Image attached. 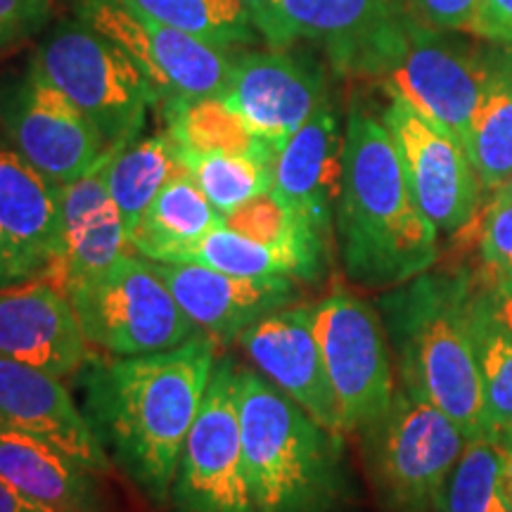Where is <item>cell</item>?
<instances>
[{
	"mask_svg": "<svg viewBox=\"0 0 512 512\" xmlns=\"http://www.w3.org/2000/svg\"><path fill=\"white\" fill-rule=\"evenodd\" d=\"M242 451L256 512H332L342 501V434L318 425L259 370H240Z\"/></svg>",
	"mask_w": 512,
	"mask_h": 512,
	"instance_id": "277c9868",
	"label": "cell"
},
{
	"mask_svg": "<svg viewBox=\"0 0 512 512\" xmlns=\"http://www.w3.org/2000/svg\"><path fill=\"white\" fill-rule=\"evenodd\" d=\"M335 223L344 271L363 287L392 290L439 259V230L415 202L392 133L358 102L344 126Z\"/></svg>",
	"mask_w": 512,
	"mask_h": 512,
	"instance_id": "7a4b0ae2",
	"label": "cell"
},
{
	"mask_svg": "<svg viewBox=\"0 0 512 512\" xmlns=\"http://www.w3.org/2000/svg\"><path fill=\"white\" fill-rule=\"evenodd\" d=\"M411 0H280L268 48L309 41L337 74L382 79L406 43Z\"/></svg>",
	"mask_w": 512,
	"mask_h": 512,
	"instance_id": "9c48e42d",
	"label": "cell"
},
{
	"mask_svg": "<svg viewBox=\"0 0 512 512\" xmlns=\"http://www.w3.org/2000/svg\"><path fill=\"white\" fill-rule=\"evenodd\" d=\"M313 328L335 389L344 434L366 432L384 418L396 392L380 313L354 294L332 292L313 306Z\"/></svg>",
	"mask_w": 512,
	"mask_h": 512,
	"instance_id": "8fae6325",
	"label": "cell"
},
{
	"mask_svg": "<svg viewBox=\"0 0 512 512\" xmlns=\"http://www.w3.org/2000/svg\"><path fill=\"white\" fill-rule=\"evenodd\" d=\"M470 316L479 377H482L486 434L498 437L512 427V335L486 318L472 299Z\"/></svg>",
	"mask_w": 512,
	"mask_h": 512,
	"instance_id": "d6a6232c",
	"label": "cell"
},
{
	"mask_svg": "<svg viewBox=\"0 0 512 512\" xmlns=\"http://www.w3.org/2000/svg\"><path fill=\"white\" fill-rule=\"evenodd\" d=\"M166 131L185 152L235 155L275 164L278 150L268 145L223 98L166 102Z\"/></svg>",
	"mask_w": 512,
	"mask_h": 512,
	"instance_id": "d4e9b609",
	"label": "cell"
},
{
	"mask_svg": "<svg viewBox=\"0 0 512 512\" xmlns=\"http://www.w3.org/2000/svg\"><path fill=\"white\" fill-rule=\"evenodd\" d=\"M216 347L214 337L197 332L176 349L91 358L81 370L93 432L157 505L171 501L185 439L214 373Z\"/></svg>",
	"mask_w": 512,
	"mask_h": 512,
	"instance_id": "6da1fadb",
	"label": "cell"
},
{
	"mask_svg": "<svg viewBox=\"0 0 512 512\" xmlns=\"http://www.w3.org/2000/svg\"><path fill=\"white\" fill-rule=\"evenodd\" d=\"M131 8L200 38L211 46L233 50L261 41L242 0H126Z\"/></svg>",
	"mask_w": 512,
	"mask_h": 512,
	"instance_id": "f1b7e54d",
	"label": "cell"
},
{
	"mask_svg": "<svg viewBox=\"0 0 512 512\" xmlns=\"http://www.w3.org/2000/svg\"><path fill=\"white\" fill-rule=\"evenodd\" d=\"M363 456L382 503L394 512L437 508L465 434L444 411L396 387L384 418L361 432Z\"/></svg>",
	"mask_w": 512,
	"mask_h": 512,
	"instance_id": "52a82bcc",
	"label": "cell"
},
{
	"mask_svg": "<svg viewBox=\"0 0 512 512\" xmlns=\"http://www.w3.org/2000/svg\"><path fill=\"white\" fill-rule=\"evenodd\" d=\"M50 0H0V53L48 22Z\"/></svg>",
	"mask_w": 512,
	"mask_h": 512,
	"instance_id": "e575fe53",
	"label": "cell"
},
{
	"mask_svg": "<svg viewBox=\"0 0 512 512\" xmlns=\"http://www.w3.org/2000/svg\"><path fill=\"white\" fill-rule=\"evenodd\" d=\"M0 475L57 512H102L95 475L60 448L0 420Z\"/></svg>",
	"mask_w": 512,
	"mask_h": 512,
	"instance_id": "603a6c76",
	"label": "cell"
},
{
	"mask_svg": "<svg viewBox=\"0 0 512 512\" xmlns=\"http://www.w3.org/2000/svg\"><path fill=\"white\" fill-rule=\"evenodd\" d=\"M0 128L19 155L55 185L81 178L110 150L100 128L31 64L0 88Z\"/></svg>",
	"mask_w": 512,
	"mask_h": 512,
	"instance_id": "4fadbf2b",
	"label": "cell"
},
{
	"mask_svg": "<svg viewBox=\"0 0 512 512\" xmlns=\"http://www.w3.org/2000/svg\"><path fill=\"white\" fill-rule=\"evenodd\" d=\"M242 3H245L249 15H252L256 29H259L261 34V41H264L266 31L271 29V22L275 17V10H278L280 0H242Z\"/></svg>",
	"mask_w": 512,
	"mask_h": 512,
	"instance_id": "60d3db41",
	"label": "cell"
},
{
	"mask_svg": "<svg viewBox=\"0 0 512 512\" xmlns=\"http://www.w3.org/2000/svg\"><path fill=\"white\" fill-rule=\"evenodd\" d=\"M0 420L60 448L95 477L110 475V453L60 377L0 358Z\"/></svg>",
	"mask_w": 512,
	"mask_h": 512,
	"instance_id": "d6986e66",
	"label": "cell"
},
{
	"mask_svg": "<svg viewBox=\"0 0 512 512\" xmlns=\"http://www.w3.org/2000/svg\"><path fill=\"white\" fill-rule=\"evenodd\" d=\"M475 36L512 46V0H479Z\"/></svg>",
	"mask_w": 512,
	"mask_h": 512,
	"instance_id": "f35d334b",
	"label": "cell"
},
{
	"mask_svg": "<svg viewBox=\"0 0 512 512\" xmlns=\"http://www.w3.org/2000/svg\"><path fill=\"white\" fill-rule=\"evenodd\" d=\"M382 121L422 214L448 235L470 226L484 188L460 140L396 95H389Z\"/></svg>",
	"mask_w": 512,
	"mask_h": 512,
	"instance_id": "5bb4252c",
	"label": "cell"
},
{
	"mask_svg": "<svg viewBox=\"0 0 512 512\" xmlns=\"http://www.w3.org/2000/svg\"><path fill=\"white\" fill-rule=\"evenodd\" d=\"M494 197H498V200H510L512 202V174H510L508 181H505L501 188L494 192Z\"/></svg>",
	"mask_w": 512,
	"mask_h": 512,
	"instance_id": "b9f144b4",
	"label": "cell"
},
{
	"mask_svg": "<svg viewBox=\"0 0 512 512\" xmlns=\"http://www.w3.org/2000/svg\"><path fill=\"white\" fill-rule=\"evenodd\" d=\"M0 512H57L48 505L34 501V498L19 491L15 484L0 475Z\"/></svg>",
	"mask_w": 512,
	"mask_h": 512,
	"instance_id": "ab89813d",
	"label": "cell"
},
{
	"mask_svg": "<svg viewBox=\"0 0 512 512\" xmlns=\"http://www.w3.org/2000/svg\"><path fill=\"white\" fill-rule=\"evenodd\" d=\"M344 169V131L328 98L287 140L273 164V190L330 238Z\"/></svg>",
	"mask_w": 512,
	"mask_h": 512,
	"instance_id": "44dd1931",
	"label": "cell"
},
{
	"mask_svg": "<svg viewBox=\"0 0 512 512\" xmlns=\"http://www.w3.org/2000/svg\"><path fill=\"white\" fill-rule=\"evenodd\" d=\"M479 181L494 192L512 174V46L489 48L482 98L470 126V147Z\"/></svg>",
	"mask_w": 512,
	"mask_h": 512,
	"instance_id": "cb8c5ba5",
	"label": "cell"
},
{
	"mask_svg": "<svg viewBox=\"0 0 512 512\" xmlns=\"http://www.w3.org/2000/svg\"><path fill=\"white\" fill-rule=\"evenodd\" d=\"M223 100L280 152L328 100V81L313 57L287 48L254 50L235 60Z\"/></svg>",
	"mask_w": 512,
	"mask_h": 512,
	"instance_id": "9a60e30c",
	"label": "cell"
},
{
	"mask_svg": "<svg viewBox=\"0 0 512 512\" xmlns=\"http://www.w3.org/2000/svg\"><path fill=\"white\" fill-rule=\"evenodd\" d=\"M46 273L48 264H43L38 256L27 252L0 228V290L24 285L29 280L46 278Z\"/></svg>",
	"mask_w": 512,
	"mask_h": 512,
	"instance_id": "74e56055",
	"label": "cell"
},
{
	"mask_svg": "<svg viewBox=\"0 0 512 512\" xmlns=\"http://www.w3.org/2000/svg\"><path fill=\"white\" fill-rule=\"evenodd\" d=\"M119 150L124 147L110 145L93 169L72 183L60 185L64 259L43 278L60 290L93 278L126 254L128 235L107 183L110 162Z\"/></svg>",
	"mask_w": 512,
	"mask_h": 512,
	"instance_id": "ffe728a7",
	"label": "cell"
},
{
	"mask_svg": "<svg viewBox=\"0 0 512 512\" xmlns=\"http://www.w3.org/2000/svg\"><path fill=\"white\" fill-rule=\"evenodd\" d=\"M0 228L48 264V273L64 259L60 185L43 176L5 138H0Z\"/></svg>",
	"mask_w": 512,
	"mask_h": 512,
	"instance_id": "7402d4cb",
	"label": "cell"
},
{
	"mask_svg": "<svg viewBox=\"0 0 512 512\" xmlns=\"http://www.w3.org/2000/svg\"><path fill=\"white\" fill-rule=\"evenodd\" d=\"M223 226L290 256L299 266L304 283H313L325 271L328 238L320 235L275 190L256 195L254 200L230 211L223 216Z\"/></svg>",
	"mask_w": 512,
	"mask_h": 512,
	"instance_id": "4316f807",
	"label": "cell"
},
{
	"mask_svg": "<svg viewBox=\"0 0 512 512\" xmlns=\"http://www.w3.org/2000/svg\"><path fill=\"white\" fill-rule=\"evenodd\" d=\"M472 278V302L498 328L512 335V278H491L479 273Z\"/></svg>",
	"mask_w": 512,
	"mask_h": 512,
	"instance_id": "8d00e7d4",
	"label": "cell"
},
{
	"mask_svg": "<svg viewBox=\"0 0 512 512\" xmlns=\"http://www.w3.org/2000/svg\"><path fill=\"white\" fill-rule=\"evenodd\" d=\"M64 292L88 344L110 356L159 354L200 332L145 256L124 254Z\"/></svg>",
	"mask_w": 512,
	"mask_h": 512,
	"instance_id": "8992f818",
	"label": "cell"
},
{
	"mask_svg": "<svg viewBox=\"0 0 512 512\" xmlns=\"http://www.w3.org/2000/svg\"><path fill=\"white\" fill-rule=\"evenodd\" d=\"M498 441H501V444L505 446V448H512V427H510V430H505V432H501V434H498V437H496Z\"/></svg>",
	"mask_w": 512,
	"mask_h": 512,
	"instance_id": "7bdbcfd3",
	"label": "cell"
},
{
	"mask_svg": "<svg viewBox=\"0 0 512 512\" xmlns=\"http://www.w3.org/2000/svg\"><path fill=\"white\" fill-rule=\"evenodd\" d=\"M240 370L230 356L216 358L171 489L181 512H256L242 451Z\"/></svg>",
	"mask_w": 512,
	"mask_h": 512,
	"instance_id": "30bf717a",
	"label": "cell"
},
{
	"mask_svg": "<svg viewBox=\"0 0 512 512\" xmlns=\"http://www.w3.org/2000/svg\"><path fill=\"white\" fill-rule=\"evenodd\" d=\"M216 226H223V214L207 200L183 166L147 207L128 238V247L145 259L159 261L166 252L202 238Z\"/></svg>",
	"mask_w": 512,
	"mask_h": 512,
	"instance_id": "484cf974",
	"label": "cell"
},
{
	"mask_svg": "<svg viewBox=\"0 0 512 512\" xmlns=\"http://www.w3.org/2000/svg\"><path fill=\"white\" fill-rule=\"evenodd\" d=\"M150 264L195 328L214 337L216 344L238 342L256 320L299 299L297 280L285 275L242 278L197 264Z\"/></svg>",
	"mask_w": 512,
	"mask_h": 512,
	"instance_id": "e0dca14e",
	"label": "cell"
},
{
	"mask_svg": "<svg viewBox=\"0 0 512 512\" xmlns=\"http://www.w3.org/2000/svg\"><path fill=\"white\" fill-rule=\"evenodd\" d=\"M411 10L432 27L475 36L479 0H411Z\"/></svg>",
	"mask_w": 512,
	"mask_h": 512,
	"instance_id": "d590c367",
	"label": "cell"
},
{
	"mask_svg": "<svg viewBox=\"0 0 512 512\" xmlns=\"http://www.w3.org/2000/svg\"><path fill=\"white\" fill-rule=\"evenodd\" d=\"M76 17L124 50L150 81L157 105L174 100L226 98L233 50L204 43L143 15L126 0H79Z\"/></svg>",
	"mask_w": 512,
	"mask_h": 512,
	"instance_id": "ba28073f",
	"label": "cell"
},
{
	"mask_svg": "<svg viewBox=\"0 0 512 512\" xmlns=\"http://www.w3.org/2000/svg\"><path fill=\"white\" fill-rule=\"evenodd\" d=\"M238 342L268 382L302 406L318 425L344 437L342 413L313 328V309L285 306L268 313L249 325Z\"/></svg>",
	"mask_w": 512,
	"mask_h": 512,
	"instance_id": "2e32d148",
	"label": "cell"
},
{
	"mask_svg": "<svg viewBox=\"0 0 512 512\" xmlns=\"http://www.w3.org/2000/svg\"><path fill=\"white\" fill-rule=\"evenodd\" d=\"M29 64L100 128L107 145L136 143L157 105L138 64L79 17L57 24Z\"/></svg>",
	"mask_w": 512,
	"mask_h": 512,
	"instance_id": "5b68a950",
	"label": "cell"
},
{
	"mask_svg": "<svg viewBox=\"0 0 512 512\" xmlns=\"http://www.w3.org/2000/svg\"><path fill=\"white\" fill-rule=\"evenodd\" d=\"M453 34L458 31L437 29L413 15L403 50L380 81L389 95L437 121L467 150L472 117L484 91L489 48Z\"/></svg>",
	"mask_w": 512,
	"mask_h": 512,
	"instance_id": "7c38bea8",
	"label": "cell"
},
{
	"mask_svg": "<svg viewBox=\"0 0 512 512\" xmlns=\"http://www.w3.org/2000/svg\"><path fill=\"white\" fill-rule=\"evenodd\" d=\"M0 358L60 380L81 373L91 356L67 292L43 278L0 290Z\"/></svg>",
	"mask_w": 512,
	"mask_h": 512,
	"instance_id": "ac0fdd59",
	"label": "cell"
},
{
	"mask_svg": "<svg viewBox=\"0 0 512 512\" xmlns=\"http://www.w3.org/2000/svg\"><path fill=\"white\" fill-rule=\"evenodd\" d=\"M181 169L183 162L178 155V145L169 131L136 140L112 157L107 183H110L112 200L117 204L128 238L159 190Z\"/></svg>",
	"mask_w": 512,
	"mask_h": 512,
	"instance_id": "83f0119b",
	"label": "cell"
},
{
	"mask_svg": "<svg viewBox=\"0 0 512 512\" xmlns=\"http://www.w3.org/2000/svg\"><path fill=\"white\" fill-rule=\"evenodd\" d=\"M162 264H197L242 278H264V275H285L302 280L299 266L290 256L256 242L247 235L235 233L226 226L211 228L202 238L166 252Z\"/></svg>",
	"mask_w": 512,
	"mask_h": 512,
	"instance_id": "f546056e",
	"label": "cell"
},
{
	"mask_svg": "<svg viewBox=\"0 0 512 512\" xmlns=\"http://www.w3.org/2000/svg\"><path fill=\"white\" fill-rule=\"evenodd\" d=\"M178 155L192 181L200 185L207 200L223 216L256 195L273 190V164L259 159L235 155H207V152H185L178 147Z\"/></svg>",
	"mask_w": 512,
	"mask_h": 512,
	"instance_id": "1f68e13d",
	"label": "cell"
},
{
	"mask_svg": "<svg viewBox=\"0 0 512 512\" xmlns=\"http://www.w3.org/2000/svg\"><path fill=\"white\" fill-rule=\"evenodd\" d=\"M479 230V256L491 278H512V202L494 197Z\"/></svg>",
	"mask_w": 512,
	"mask_h": 512,
	"instance_id": "836d02e7",
	"label": "cell"
},
{
	"mask_svg": "<svg viewBox=\"0 0 512 512\" xmlns=\"http://www.w3.org/2000/svg\"><path fill=\"white\" fill-rule=\"evenodd\" d=\"M505 446L491 434L467 439L441 491V512H508L503 486Z\"/></svg>",
	"mask_w": 512,
	"mask_h": 512,
	"instance_id": "4dcf8cb0",
	"label": "cell"
},
{
	"mask_svg": "<svg viewBox=\"0 0 512 512\" xmlns=\"http://www.w3.org/2000/svg\"><path fill=\"white\" fill-rule=\"evenodd\" d=\"M470 299L467 271H427L377 299L399 384L444 411L465 439L486 434Z\"/></svg>",
	"mask_w": 512,
	"mask_h": 512,
	"instance_id": "3957f363",
	"label": "cell"
},
{
	"mask_svg": "<svg viewBox=\"0 0 512 512\" xmlns=\"http://www.w3.org/2000/svg\"><path fill=\"white\" fill-rule=\"evenodd\" d=\"M508 512H512V503H510V510Z\"/></svg>",
	"mask_w": 512,
	"mask_h": 512,
	"instance_id": "ee69618b",
	"label": "cell"
}]
</instances>
